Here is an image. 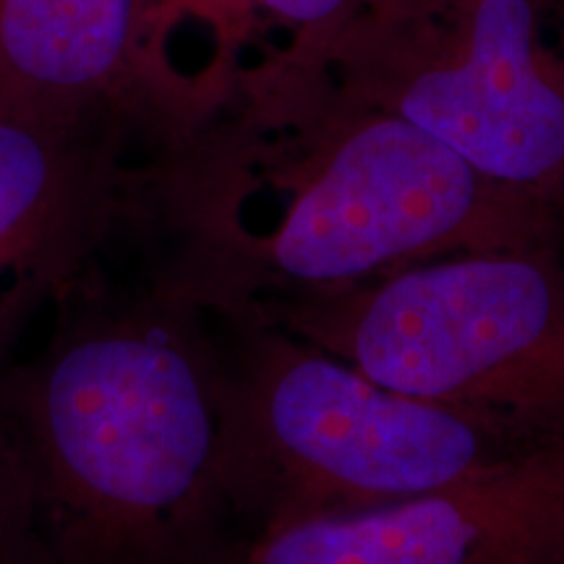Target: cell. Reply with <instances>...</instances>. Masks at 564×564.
<instances>
[{
  "mask_svg": "<svg viewBox=\"0 0 564 564\" xmlns=\"http://www.w3.org/2000/svg\"><path fill=\"white\" fill-rule=\"evenodd\" d=\"M162 173L158 249L207 306L379 280L449 253L562 243L564 212L484 178L442 141L343 89L251 102Z\"/></svg>",
  "mask_w": 564,
  "mask_h": 564,
  "instance_id": "1",
  "label": "cell"
},
{
  "mask_svg": "<svg viewBox=\"0 0 564 564\" xmlns=\"http://www.w3.org/2000/svg\"><path fill=\"white\" fill-rule=\"evenodd\" d=\"M53 564H220L225 369L209 306L160 251L55 306L51 340L0 373Z\"/></svg>",
  "mask_w": 564,
  "mask_h": 564,
  "instance_id": "2",
  "label": "cell"
},
{
  "mask_svg": "<svg viewBox=\"0 0 564 564\" xmlns=\"http://www.w3.org/2000/svg\"><path fill=\"white\" fill-rule=\"evenodd\" d=\"M209 314L225 369V486L238 535L398 502L533 449L373 382L251 308Z\"/></svg>",
  "mask_w": 564,
  "mask_h": 564,
  "instance_id": "3",
  "label": "cell"
},
{
  "mask_svg": "<svg viewBox=\"0 0 564 564\" xmlns=\"http://www.w3.org/2000/svg\"><path fill=\"white\" fill-rule=\"evenodd\" d=\"M238 306L507 440L564 444L562 243L449 253Z\"/></svg>",
  "mask_w": 564,
  "mask_h": 564,
  "instance_id": "4",
  "label": "cell"
},
{
  "mask_svg": "<svg viewBox=\"0 0 564 564\" xmlns=\"http://www.w3.org/2000/svg\"><path fill=\"white\" fill-rule=\"evenodd\" d=\"M337 47L340 87L449 147L484 178L564 212L556 0H387Z\"/></svg>",
  "mask_w": 564,
  "mask_h": 564,
  "instance_id": "5",
  "label": "cell"
},
{
  "mask_svg": "<svg viewBox=\"0 0 564 564\" xmlns=\"http://www.w3.org/2000/svg\"><path fill=\"white\" fill-rule=\"evenodd\" d=\"M139 131L162 141L121 108L0 112V373L37 316L105 267L118 236L154 232L165 158L126 165Z\"/></svg>",
  "mask_w": 564,
  "mask_h": 564,
  "instance_id": "6",
  "label": "cell"
},
{
  "mask_svg": "<svg viewBox=\"0 0 564 564\" xmlns=\"http://www.w3.org/2000/svg\"><path fill=\"white\" fill-rule=\"evenodd\" d=\"M220 564H564V444L390 505L238 535Z\"/></svg>",
  "mask_w": 564,
  "mask_h": 564,
  "instance_id": "7",
  "label": "cell"
},
{
  "mask_svg": "<svg viewBox=\"0 0 564 564\" xmlns=\"http://www.w3.org/2000/svg\"><path fill=\"white\" fill-rule=\"evenodd\" d=\"M150 0H0V112L121 108L188 137L139 58Z\"/></svg>",
  "mask_w": 564,
  "mask_h": 564,
  "instance_id": "8",
  "label": "cell"
},
{
  "mask_svg": "<svg viewBox=\"0 0 564 564\" xmlns=\"http://www.w3.org/2000/svg\"><path fill=\"white\" fill-rule=\"evenodd\" d=\"M0 564H53L30 465L0 419Z\"/></svg>",
  "mask_w": 564,
  "mask_h": 564,
  "instance_id": "9",
  "label": "cell"
},
{
  "mask_svg": "<svg viewBox=\"0 0 564 564\" xmlns=\"http://www.w3.org/2000/svg\"><path fill=\"white\" fill-rule=\"evenodd\" d=\"M249 3L299 30L327 32L348 19L358 0H249Z\"/></svg>",
  "mask_w": 564,
  "mask_h": 564,
  "instance_id": "10",
  "label": "cell"
},
{
  "mask_svg": "<svg viewBox=\"0 0 564 564\" xmlns=\"http://www.w3.org/2000/svg\"><path fill=\"white\" fill-rule=\"evenodd\" d=\"M377 3H387V0H377Z\"/></svg>",
  "mask_w": 564,
  "mask_h": 564,
  "instance_id": "11",
  "label": "cell"
}]
</instances>
